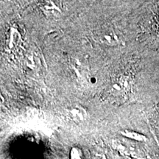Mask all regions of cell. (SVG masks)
Here are the masks:
<instances>
[{
	"mask_svg": "<svg viewBox=\"0 0 159 159\" xmlns=\"http://www.w3.org/2000/svg\"><path fill=\"white\" fill-rule=\"evenodd\" d=\"M20 41V34L17 31L16 28L12 29L11 33L10 34V37L8 38V46L9 47H13L19 43Z\"/></svg>",
	"mask_w": 159,
	"mask_h": 159,
	"instance_id": "8992f818",
	"label": "cell"
},
{
	"mask_svg": "<svg viewBox=\"0 0 159 159\" xmlns=\"http://www.w3.org/2000/svg\"><path fill=\"white\" fill-rule=\"evenodd\" d=\"M41 9L47 15H56L61 13V5L56 2H43L41 5Z\"/></svg>",
	"mask_w": 159,
	"mask_h": 159,
	"instance_id": "277c9868",
	"label": "cell"
},
{
	"mask_svg": "<svg viewBox=\"0 0 159 159\" xmlns=\"http://www.w3.org/2000/svg\"><path fill=\"white\" fill-rule=\"evenodd\" d=\"M70 159H84L82 150L77 147L71 148L70 151Z\"/></svg>",
	"mask_w": 159,
	"mask_h": 159,
	"instance_id": "52a82bcc",
	"label": "cell"
},
{
	"mask_svg": "<svg viewBox=\"0 0 159 159\" xmlns=\"http://www.w3.org/2000/svg\"><path fill=\"white\" fill-rule=\"evenodd\" d=\"M119 134L124 138L130 139V140L134 141V142H145L148 140V137L145 136V135L141 134L139 132H137V131L128 130V129L121 130Z\"/></svg>",
	"mask_w": 159,
	"mask_h": 159,
	"instance_id": "5b68a950",
	"label": "cell"
},
{
	"mask_svg": "<svg viewBox=\"0 0 159 159\" xmlns=\"http://www.w3.org/2000/svg\"><path fill=\"white\" fill-rule=\"evenodd\" d=\"M96 38L99 42L108 46H116L122 42L120 37L111 27L101 29L96 33Z\"/></svg>",
	"mask_w": 159,
	"mask_h": 159,
	"instance_id": "6da1fadb",
	"label": "cell"
},
{
	"mask_svg": "<svg viewBox=\"0 0 159 159\" xmlns=\"http://www.w3.org/2000/svg\"><path fill=\"white\" fill-rule=\"evenodd\" d=\"M130 89V82L128 77H121L113 83L109 91L112 97H119V98H122L128 95Z\"/></svg>",
	"mask_w": 159,
	"mask_h": 159,
	"instance_id": "7a4b0ae2",
	"label": "cell"
},
{
	"mask_svg": "<svg viewBox=\"0 0 159 159\" xmlns=\"http://www.w3.org/2000/svg\"><path fill=\"white\" fill-rule=\"evenodd\" d=\"M66 114L72 120L80 122L85 120L86 118L87 111L81 105H75L66 109Z\"/></svg>",
	"mask_w": 159,
	"mask_h": 159,
	"instance_id": "3957f363",
	"label": "cell"
}]
</instances>
